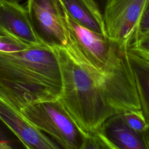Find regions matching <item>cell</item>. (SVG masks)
<instances>
[{
    "instance_id": "30bf717a",
    "label": "cell",
    "mask_w": 149,
    "mask_h": 149,
    "mask_svg": "<svg viewBox=\"0 0 149 149\" xmlns=\"http://www.w3.org/2000/svg\"><path fill=\"white\" fill-rule=\"evenodd\" d=\"M69 16L80 26L107 35L103 12L93 0H60Z\"/></svg>"
},
{
    "instance_id": "8fae6325",
    "label": "cell",
    "mask_w": 149,
    "mask_h": 149,
    "mask_svg": "<svg viewBox=\"0 0 149 149\" xmlns=\"http://www.w3.org/2000/svg\"><path fill=\"white\" fill-rule=\"evenodd\" d=\"M127 54L136 83L140 110L149 125V60L132 51L129 46Z\"/></svg>"
},
{
    "instance_id": "7c38bea8",
    "label": "cell",
    "mask_w": 149,
    "mask_h": 149,
    "mask_svg": "<svg viewBox=\"0 0 149 149\" xmlns=\"http://www.w3.org/2000/svg\"><path fill=\"white\" fill-rule=\"evenodd\" d=\"M122 113L126 123L130 127L137 132L146 133L148 124L140 109L127 111Z\"/></svg>"
},
{
    "instance_id": "2e32d148",
    "label": "cell",
    "mask_w": 149,
    "mask_h": 149,
    "mask_svg": "<svg viewBox=\"0 0 149 149\" xmlns=\"http://www.w3.org/2000/svg\"><path fill=\"white\" fill-rule=\"evenodd\" d=\"M149 30V0H147L140 22L136 29L133 42L141 37Z\"/></svg>"
},
{
    "instance_id": "8992f818",
    "label": "cell",
    "mask_w": 149,
    "mask_h": 149,
    "mask_svg": "<svg viewBox=\"0 0 149 149\" xmlns=\"http://www.w3.org/2000/svg\"><path fill=\"white\" fill-rule=\"evenodd\" d=\"M147 0H108L104 10L106 33L120 44H131Z\"/></svg>"
},
{
    "instance_id": "4fadbf2b",
    "label": "cell",
    "mask_w": 149,
    "mask_h": 149,
    "mask_svg": "<svg viewBox=\"0 0 149 149\" xmlns=\"http://www.w3.org/2000/svg\"><path fill=\"white\" fill-rule=\"evenodd\" d=\"M31 45L8 36H0V52H13L24 50Z\"/></svg>"
},
{
    "instance_id": "ac0fdd59",
    "label": "cell",
    "mask_w": 149,
    "mask_h": 149,
    "mask_svg": "<svg viewBox=\"0 0 149 149\" xmlns=\"http://www.w3.org/2000/svg\"><path fill=\"white\" fill-rule=\"evenodd\" d=\"M146 135L147 141H148V145H149V125H148L147 130V131L146 132Z\"/></svg>"
},
{
    "instance_id": "52a82bcc",
    "label": "cell",
    "mask_w": 149,
    "mask_h": 149,
    "mask_svg": "<svg viewBox=\"0 0 149 149\" xmlns=\"http://www.w3.org/2000/svg\"><path fill=\"white\" fill-rule=\"evenodd\" d=\"M0 121L26 149H66L0 97Z\"/></svg>"
},
{
    "instance_id": "7a4b0ae2",
    "label": "cell",
    "mask_w": 149,
    "mask_h": 149,
    "mask_svg": "<svg viewBox=\"0 0 149 149\" xmlns=\"http://www.w3.org/2000/svg\"><path fill=\"white\" fill-rule=\"evenodd\" d=\"M52 48L62 78L58 100L85 133L97 132L110 116L129 111L108 84L92 74L65 47Z\"/></svg>"
},
{
    "instance_id": "9c48e42d",
    "label": "cell",
    "mask_w": 149,
    "mask_h": 149,
    "mask_svg": "<svg viewBox=\"0 0 149 149\" xmlns=\"http://www.w3.org/2000/svg\"><path fill=\"white\" fill-rule=\"evenodd\" d=\"M97 132L112 149H149L146 133L130 127L122 113L108 118Z\"/></svg>"
},
{
    "instance_id": "5b68a950",
    "label": "cell",
    "mask_w": 149,
    "mask_h": 149,
    "mask_svg": "<svg viewBox=\"0 0 149 149\" xmlns=\"http://www.w3.org/2000/svg\"><path fill=\"white\" fill-rule=\"evenodd\" d=\"M26 10L39 40L50 47L66 44L64 9L60 0H28Z\"/></svg>"
},
{
    "instance_id": "d6986e66",
    "label": "cell",
    "mask_w": 149,
    "mask_h": 149,
    "mask_svg": "<svg viewBox=\"0 0 149 149\" xmlns=\"http://www.w3.org/2000/svg\"><path fill=\"white\" fill-rule=\"evenodd\" d=\"M10 1H20V0H10Z\"/></svg>"
},
{
    "instance_id": "5bb4252c",
    "label": "cell",
    "mask_w": 149,
    "mask_h": 149,
    "mask_svg": "<svg viewBox=\"0 0 149 149\" xmlns=\"http://www.w3.org/2000/svg\"><path fill=\"white\" fill-rule=\"evenodd\" d=\"M81 149H112L97 132L88 133Z\"/></svg>"
},
{
    "instance_id": "e0dca14e",
    "label": "cell",
    "mask_w": 149,
    "mask_h": 149,
    "mask_svg": "<svg viewBox=\"0 0 149 149\" xmlns=\"http://www.w3.org/2000/svg\"><path fill=\"white\" fill-rule=\"evenodd\" d=\"M93 1L98 4V5L100 6V9L104 13V9L105 8V6H106L108 0H93Z\"/></svg>"
},
{
    "instance_id": "9a60e30c",
    "label": "cell",
    "mask_w": 149,
    "mask_h": 149,
    "mask_svg": "<svg viewBox=\"0 0 149 149\" xmlns=\"http://www.w3.org/2000/svg\"><path fill=\"white\" fill-rule=\"evenodd\" d=\"M129 48L141 57L149 60V30L139 39L132 42Z\"/></svg>"
},
{
    "instance_id": "3957f363",
    "label": "cell",
    "mask_w": 149,
    "mask_h": 149,
    "mask_svg": "<svg viewBox=\"0 0 149 149\" xmlns=\"http://www.w3.org/2000/svg\"><path fill=\"white\" fill-rule=\"evenodd\" d=\"M64 25L66 35L65 47L92 74L105 81L113 78L134 80L127 54L130 44H120L107 35L83 27L65 10Z\"/></svg>"
},
{
    "instance_id": "277c9868",
    "label": "cell",
    "mask_w": 149,
    "mask_h": 149,
    "mask_svg": "<svg viewBox=\"0 0 149 149\" xmlns=\"http://www.w3.org/2000/svg\"><path fill=\"white\" fill-rule=\"evenodd\" d=\"M21 114L66 149H81L87 136L58 100L30 104Z\"/></svg>"
},
{
    "instance_id": "6da1fadb",
    "label": "cell",
    "mask_w": 149,
    "mask_h": 149,
    "mask_svg": "<svg viewBox=\"0 0 149 149\" xmlns=\"http://www.w3.org/2000/svg\"><path fill=\"white\" fill-rule=\"evenodd\" d=\"M62 90L61 68L52 48L41 43L0 52V97L19 112L30 104L58 100Z\"/></svg>"
},
{
    "instance_id": "ba28073f",
    "label": "cell",
    "mask_w": 149,
    "mask_h": 149,
    "mask_svg": "<svg viewBox=\"0 0 149 149\" xmlns=\"http://www.w3.org/2000/svg\"><path fill=\"white\" fill-rule=\"evenodd\" d=\"M0 36H8L29 45L42 42L36 36L26 9L17 1L0 0Z\"/></svg>"
}]
</instances>
